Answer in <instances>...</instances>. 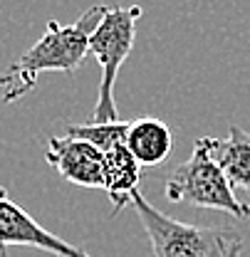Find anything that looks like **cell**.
<instances>
[{"label": "cell", "mask_w": 250, "mask_h": 257, "mask_svg": "<svg viewBox=\"0 0 250 257\" xmlns=\"http://www.w3.org/2000/svg\"><path fill=\"white\" fill-rule=\"evenodd\" d=\"M104 10L107 5H92L72 25H60L57 20H47L45 35L0 74L3 101L13 104L32 92L42 72L74 74L90 52V40L104 18Z\"/></svg>", "instance_id": "6da1fadb"}, {"label": "cell", "mask_w": 250, "mask_h": 257, "mask_svg": "<svg viewBox=\"0 0 250 257\" xmlns=\"http://www.w3.org/2000/svg\"><path fill=\"white\" fill-rule=\"evenodd\" d=\"M218 139L203 136L193 144L191 159L179 163L166 181V200L186 203L203 210H223L240 220L250 218V208L235 195L216 159Z\"/></svg>", "instance_id": "7a4b0ae2"}, {"label": "cell", "mask_w": 250, "mask_h": 257, "mask_svg": "<svg viewBox=\"0 0 250 257\" xmlns=\"http://www.w3.org/2000/svg\"><path fill=\"white\" fill-rule=\"evenodd\" d=\"M154 257H240L243 235L233 227H201L163 215L141 193L131 200Z\"/></svg>", "instance_id": "3957f363"}, {"label": "cell", "mask_w": 250, "mask_h": 257, "mask_svg": "<svg viewBox=\"0 0 250 257\" xmlns=\"http://www.w3.org/2000/svg\"><path fill=\"white\" fill-rule=\"evenodd\" d=\"M141 5H126V8H107L102 23L97 25L90 52L97 57L102 79H99V94L92 111V124L119 121V111L114 104V82L119 74V67L129 57L136 37V20L141 18Z\"/></svg>", "instance_id": "277c9868"}, {"label": "cell", "mask_w": 250, "mask_h": 257, "mask_svg": "<svg viewBox=\"0 0 250 257\" xmlns=\"http://www.w3.org/2000/svg\"><path fill=\"white\" fill-rule=\"evenodd\" d=\"M8 247H37L57 257H92L45 230L30 213L8 198L5 188H0V257L8 255Z\"/></svg>", "instance_id": "5b68a950"}, {"label": "cell", "mask_w": 250, "mask_h": 257, "mask_svg": "<svg viewBox=\"0 0 250 257\" xmlns=\"http://www.w3.org/2000/svg\"><path fill=\"white\" fill-rule=\"evenodd\" d=\"M45 159L64 181L82 188H104V154L90 141L74 136H52Z\"/></svg>", "instance_id": "8992f818"}, {"label": "cell", "mask_w": 250, "mask_h": 257, "mask_svg": "<svg viewBox=\"0 0 250 257\" xmlns=\"http://www.w3.org/2000/svg\"><path fill=\"white\" fill-rule=\"evenodd\" d=\"M139 176H141V163L134 159L126 144L104 151V191L114 205L112 215H117L122 208H126L134 200V195L139 193L136 188Z\"/></svg>", "instance_id": "52a82bcc"}, {"label": "cell", "mask_w": 250, "mask_h": 257, "mask_svg": "<svg viewBox=\"0 0 250 257\" xmlns=\"http://www.w3.org/2000/svg\"><path fill=\"white\" fill-rule=\"evenodd\" d=\"M126 149L141 166H158L169 159L174 149V134L161 119L139 116L129 124L126 131Z\"/></svg>", "instance_id": "ba28073f"}, {"label": "cell", "mask_w": 250, "mask_h": 257, "mask_svg": "<svg viewBox=\"0 0 250 257\" xmlns=\"http://www.w3.org/2000/svg\"><path fill=\"white\" fill-rule=\"evenodd\" d=\"M216 159L230 181L233 191H243L250 195V134L240 126H230L228 139L218 141Z\"/></svg>", "instance_id": "9c48e42d"}, {"label": "cell", "mask_w": 250, "mask_h": 257, "mask_svg": "<svg viewBox=\"0 0 250 257\" xmlns=\"http://www.w3.org/2000/svg\"><path fill=\"white\" fill-rule=\"evenodd\" d=\"M126 131L129 124L126 121H107V124H82V126H69L67 128V136H74V139H85L90 141L92 146H97L102 154L114 149V146H122L126 144Z\"/></svg>", "instance_id": "30bf717a"}]
</instances>
